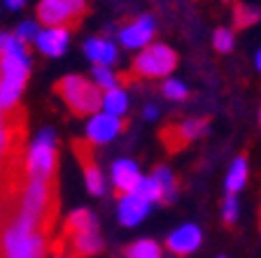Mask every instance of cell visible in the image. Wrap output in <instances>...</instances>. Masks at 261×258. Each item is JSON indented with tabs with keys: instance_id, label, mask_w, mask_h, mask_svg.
<instances>
[{
	"instance_id": "obj_10",
	"label": "cell",
	"mask_w": 261,
	"mask_h": 258,
	"mask_svg": "<svg viewBox=\"0 0 261 258\" xmlns=\"http://www.w3.org/2000/svg\"><path fill=\"white\" fill-rule=\"evenodd\" d=\"M126 121H121V119L112 117V114H96V117L91 119V124H89V142H93V145H100V142H108L112 140L117 133H121V130L126 128Z\"/></svg>"
},
{
	"instance_id": "obj_22",
	"label": "cell",
	"mask_w": 261,
	"mask_h": 258,
	"mask_svg": "<svg viewBox=\"0 0 261 258\" xmlns=\"http://www.w3.org/2000/svg\"><path fill=\"white\" fill-rule=\"evenodd\" d=\"M215 49L222 51V54H228L231 49H233V33L226 31V28H219L215 33Z\"/></svg>"
},
{
	"instance_id": "obj_15",
	"label": "cell",
	"mask_w": 261,
	"mask_h": 258,
	"mask_svg": "<svg viewBox=\"0 0 261 258\" xmlns=\"http://www.w3.org/2000/svg\"><path fill=\"white\" fill-rule=\"evenodd\" d=\"M245 182H247V158L238 156V158H236V163L231 165V170H228V177H226V191H228V195H236V193H238L240 188L245 186Z\"/></svg>"
},
{
	"instance_id": "obj_16",
	"label": "cell",
	"mask_w": 261,
	"mask_h": 258,
	"mask_svg": "<svg viewBox=\"0 0 261 258\" xmlns=\"http://www.w3.org/2000/svg\"><path fill=\"white\" fill-rule=\"evenodd\" d=\"M152 179L159 184V188H161V200L173 203L175 193H177V177H175L168 167H159V170H154Z\"/></svg>"
},
{
	"instance_id": "obj_27",
	"label": "cell",
	"mask_w": 261,
	"mask_h": 258,
	"mask_svg": "<svg viewBox=\"0 0 261 258\" xmlns=\"http://www.w3.org/2000/svg\"><path fill=\"white\" fill-rule=\"evenodd\" d=\"M156 117V107H147L145 109V119H154Z\"/></svg>"
},
{
	"instance_id": "obj_23",
	"label": "cell",
	"mask_w": 261,
	"mask_h": 258,
	"mask_svg": "<svg viewBox=\"0 0 261 258\" xmlns=\"http://www.w3.org/2000/svg\"><path fill=\"white\" fill-rule=\"evenodd\" d=\"M163 93H166V98H173V100H185V98L189 96L185 84H179V81H175V79H168L163 84Z\"/></svg>"
},
{
	"instance_id": "obj_6",
	"label": "cell",
	"mask_w": 261,
	"mask_h": 258,
	"mask_svg": "<svg viewBox=\"0 0 261 258\" xmlns=\"http://www.w3.org/2000/svg\"><path fill=\"white\" fill-rule=\"evenodd\" d=\"M207 124H210V119H189L185 124H166L161 128V133H159V140L163 142L168 154H177L191 140L201 137L205 133Z\"/></svg>"
},
{
	"instance_id": "obj_19",
	"label": "cell",
	"mask_w": 261,
	"mask_h": 258,
	"mask_svg": "<svg viewBox=\"0 0 261 258\" xmlns=\"http://www.w3.org/2000/svg\"><path fill=\"white\" fill-rule=\"evenodd\" d=\"M133 195H138L145 203H154V200H161V188L152 177H142L140 184L136 186V191H133Z\"/></svg>"
},
{
	"instance_id": "obj_29",
	"label": "cell",
	"mask_w": 261,
	"mask_h": 258,
	"mask_svg": "<svg viewBox=\"0 0 261 258\" xmlns=\"http://www.w3.org/2000/svg\"><path fill=\"white\" fill-rule=\"evenodd\" d=\"M0 42H3V35H0Z\"/></svg>"
},
{
	"instance_id": "obj_20",
	"label": "cell",
	"mask_w": 261,
	"mask_h": 258,
	"mask_svg": "<svg viewBox=\"0 0 261 258\" xmlns=\"http://www.w3.org/2000/svg\"><path fill=\"white\" fill-rule=\"evenodd\" d=\"M93 79H96V86L100 91H112L114 89V75L105 68V65H96V70H93Z\"/></svg>"
},
{
	"instance_id": "obj_4",
	"label": "cell",
	"mask_w": 261,
	"mask_h": 258,
	"mask_svg": "<svg viewBox=\"0 0 261 258\" xmlns=\"http://www.w3.org/2000/svg\"><path fill=\"white\" fill-rule=\"evenodd\" d=\"M87 12V0H40L38 3V19L44 28L72 31Z\"/></svg>"
},
{
	"instance_id": "obj_18",
	"label": "cell",
	"mask_w": 261,
	"mask_h": 258,
	"mask_svg": "<svg viewBox=\"0 0 261 258\" xmlns=\"http://www.w3.org/2000/svg\"><path fill=\"white\" fill-rule=\"evenodd\" d=\"M100 107H105V114H112V117L124 114L126 112V93L114 86L112 91H108L103 96V105H100Z\"/></svg>"
},
{
	"instance_id": "obj_32",
	"label": "cell",
	"mask_w": 261,
	"mask_h": 258,
	"mask_svg": "<svg viewBox=\"0 0 261 258\" xmlns=\"http://www.w3.org/2000/svg\"><path fill=\"white\" fill-rule=\"evenodd\" d=\"M259 119H261V117H259Z\"/></svg>"
},
{
	"instance_id": "obj_21",
	"label": "cell",
	"mask_w": 261,
	"mask_h": 258,
	"mask_svg": "<svg viewBox=\"0 0 261 258\" xmlns=\"http://www.w3.org/2000/svg\"><path fill=\"white\" fill-rule=\"evenodd\" d=\"M259 21V12L252 10V7H245V5H238L236 7V26L238 28H247L252 23Z\"/></svg>"
},
{
	"instance_id": "obj_11",
	"label": "cell",
	"mask_w": 261,
	"mask_h": 258,
	"mask_svg": "<svg viewBox=\"0 0 261 258\" xmlns=\"http://www.w3.org/2000/svg\"><path fill=\"white\" fill-rule=\"evenodd\" d=\"M201 244V231L191 223L177 228L175 233H170L168 237V249L175 253V256H189L191 251H196Z\"/></svg>"
},
{
	"instance_id": "obj_9",
	"label": "cell",
	"mask_w": 261,
	"mask_h": 258,
	"mask_svg": "<svg viewBox=\"0 0 261 258\" xmlns=\"http://www.w3.org/2000/svg\"><path fill=\"white\" fill-rule=\"evenodd\" d=\"M140 170L133 161H117L112 165V182H114V195H128L136 191V186L140 184Z\"/></svg>"
},
{
	"instance_id": "obj_5",
	"label": "cell",
	"mask_w": 261,
	"mask_h": 258,
	"mask_svg": "<svg viewBox=\"0 0 261 258\" xmlns=\"http://www.w3.org/2000/svg\"><path fill=\"white\" fill-rule=\"evenodd\" d=\"M177 65V54H175L170 47L166 44H149V47L142 49V54H138V59L133 61V68L130 72L140 79H159V77H166L168 72L175 70Z\"/></svg>"
},
{
	"instance_id": "obj_28",
	"label": "cell",
	"mask_w": 261,
	"mask_h": 258,
	"mask_svg": "<svg viewBox=\"0 0 261 258\" xmlns=\"http://www.w3.org/2000/svg\"><path fill=\"white\" fill-rule=\"evenodd\" d=\"M256 65H259V72H261V51H259V56H256Z\"/></svg>"
},
{
	"instance_id": "obj_8",
	"label": "cell",
	"mask_w": 261,
	"mask_h": 258,
	"mask_svg": "<svg viewBox=\"0 0 261 258\" xmlns=\"http://www.w3.org/2000/svg\"><path fill=\"white\" fill-rule=\"evenodd\" d=\"M121 44L128 49H140L147 47L154 35V19L152 16H138L133 21H128L121 28Z\"/></svg>"
},
{
	"instance_id": "obj_1",
	"label": "cell",
	"mask_w": 261,
	"mask_h": 258,
	"mask_svg": "<svg viewBox=\"0 0 261 258\" xmlns=\"http://www.w3.org/2000/svg\"><path fill=\"white\" fill-rule=\"evenodd\" d=\"M56 258H89L103 249L96 219L89 210H75L63 221L61 235L49 244Z\"/></svg>"
},
{
	"instance_id": "obj_24",
	"label": "cell",
	"mask_w": 261,
	"mask_h": 258,
	"mask_svg": "<svg viewBox=\"0 0 261 258\" xmlns=\"http://www.w3.org/2000/svg\"><path fill=\"white\" fill-rule=\"evenodd\" d=\"M38 33H40V28H38V23H35V21H23L21 26L16 28L14 38L21 40V42H28V40H35V35H38Z\"/></svg>"
},
{
	"instance_id": "obj_26",
	"label": "cell",
	"mask_w": 261,
	"mask_h": 258,
	"mask_svg": "<svg viewBox=\"0 0 261 258\" xmlns=\"http://www.w3.org/2000/svg\"><path fill=\"white\" fill-rule=\"evenodd\" d=\"M23 5H26V0H5L7 10H21Z\"/></svg>"
},
{
	"instance_id": "obj_7",
	"label": "cell",
	"mask_w": 261,
	"mask_h": 258,
	"mask_svg": "<svg viewBox=\"0 0 261 258\" xmlns=\"http://www.w3.org/2000/svg\"><path fill=\"white\" fill-rule=\"evenodd\" d=\"M72 154L75 158L80 161L82 170H84V179H87V188L89 193L93 195H100L105 191V184H103V175H100V167L96 163V154H93V142L89 140H72Z\"/></svg>"
},
{
	"instance_id": "obj_14",
	"label": "cell",
	"mask_w": 261,
	"mask_h": 258,
	"mask_svg": "<svg viewBox=\"0 0 261 258\" xmlns=\"http://www.w3.org/2000/svg\"><path fill=\"white\" fill-rule=\"evenodd\" d=\"M84 51H87V56L96 65H105V68H108L110 63H114V59H117V49H114V44L108 42V40H89V42L84 44Z\"/></svg>"
},
{
	"instance_id": "obj_2",
	"label": "cell",
	"mask_w": 261,
	"mask_h": 258,
	"mask_svg": "<svg viewBox=\"0 0 261 258\" xmlns=\"http://www.w3.org/2000/svg\"><path fill=\"white\" fill-rule=\"evenodd\" d=\"M54 93L61 98V100L68 105L75 117H91V114H98L100 105H103V93L96 84H91L84 77L77 75H68L63 79H59L54 84Z\"/></svg>"
},
{
	"instance_id": "obj_25",
	"label": "cell",
	"mask_w": 261,
	"mask_h": 258,
	"mask_svg": "<svg viewBox=\"0 0 261 258\" xmlns=\"http://www.w3.org/2000/svg\"><path fill=\"white\" fill-rule=\"evenodd\" d=\"M236 216H238V203H236L233 195H228L226 205H224V221H226V223H233Z\"/></svg>"
},
{
	"instance_id": "obj_17",
	"label": "cell",
	"mask_w": 261,
	"mask_h": 258,
	"mask_svg": "<svg viewBox=\"0 0 261 258\" xmlns=\"http://www.w3.org/2000/svg\"><path fill=\"white\" fill-rule=\"evenodd\" d=\"M126 258H161V247L152 240H140L124 249Z\"/></svg>"
},
{
	"instance_id": "obj_31",
	"label": "cell",
	"mask_w": 261,
	"mask_h": 258,
	"mask_svg": "<svg viewBox=\"0 0 261 258\" xmlns=\"http://www.w3.org/2000/svg\"><path fill=\"white\" fill-rule=\"evenodd\" d=\"M222 258H224V256H222Z\"/></svg>"
},
{
	"instance_id": "obj_12",
	"label": "cell",
	"mask_w": 261,
	"mask_h": 258,
	"mask_svg": "<svg viewBox=\"0 0 261 258\" xmlns=\"http://www.w3.org/2000/svg\"><path fill=\"white\" fill-rule=\"evenodd\" d=\"M68 40H70V31L65 28H44L35 35L38 49L47 56H61L68 47Z\"/></svg>"
},
{
	"instance_id": "obj_30",
	"label": "cell",
	"mask_w": 261,
	"mask_h": 258,
	"mask_svg": "<svg viewBox=\"0 0 261 258\" xmlns=\"http://www.w3.org/2000/svg\"><path fill=\"white\" fill-rule=\"evenodd\" d=\"M259 219H261V212H259Z\"/></svg>"
},
{
	"instance_id": "obj_13",
	"label": "cell",
	"mask_w": 261,
	"mask_h": 258,
	"mask_svg": "<svg viewBox=\"0 0 261 258\" xmlns=\"http://www.w3.org/2000/svg\"><path fill=\"white\" fill-rule=\"evenodd\" d=\"M147 212H149V203L140 200L138 195L128 193L119 198V221L124 226H136Z\"/></svg>"
},
{
	"instance_id": "obj_3",
	"label": "cell",
	"mask_w": 261,
	"mask_h": 258,
	"mask_svg": "<svg viewBox=\"0 0 261 258\" xmlns=\"http://www.w3.org/2000/svg\"><path fill=\"white\" fill-rule=\"evenodd\" d=\"M56 140L51 130H42L35 145L31 147L23 156V170H26V182L35 179H51L56 177Z\"/></svg>"
}]
</instances>
